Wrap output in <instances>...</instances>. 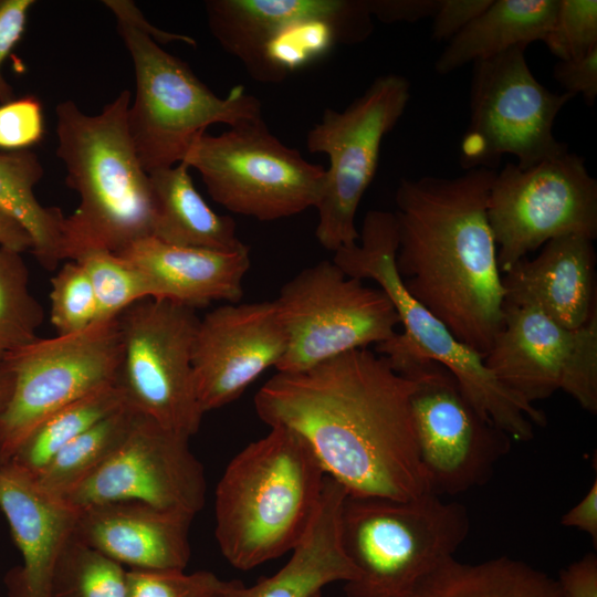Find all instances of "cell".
Instances as JSON below:
<instances>
[{
  "instance_id": "6da1fadb",
  "label": "cell",
  "mask_w": 597,
  "mask_h": 597,
  "mask_svg": "<svg viewBox=\"0 0 597 597\" xmlns=\"http://www.w3.org/2000/svg\"><path fill=\"white\" fill-rule=\"evenodd\" d=\"M412 379L384 355L357 348L310 369L277 371L254 408L297 432L348 495L410 500L430 492L416 443Z\"/></svg>"
},
{
  "instance_id": "7a4b0ae2",
  "label": "cell",
  "mask_w": 597,
  "mask_h": 597,
  "mask_svg": "<svg viewBox=\"0 0 597 597\" xmlns=\"http://www.w3.org/2000/svg\"><path fill=\"white\" fill-rule=\"evenodd\" d=\"M496 170L402 178L395 264L409 294L485 356L503 326L502 274L486 207Z\"/></svg>"
},
{
  "instance_id": "3957f363",
  "label": "cell",
  "mask_w": 597,
  "mask_h": 597,
  "mask_svg": "<svg viewBox=\"0 0 597 597\" xmlns=\"http://www.w3.org/2000/svg\"><path fill=\"white\" fill-rule=\"evenodd\" d=\"M132 93L124 90L101 113L88 115L75 102L55 107L56 156L65 184L80 197L64 218L62 260L74 261L91 250L121 253L153 237L155 205L127 126Z\"/></svg>"
},
{
  "instance_id": "277c9868",
  "label": "cell",
  "mask_w": 597,
  "mask_h": 597,
  "mask_svg": "<svg viewBox=\"0 0 597 597\" xmlns=\"http://www.w3.org/2000/svg\"><path fill=\"white\" fill-rule=\"evenodd\" d=\"M325 475L307 442L285 427L242 449L216 489L214 534L224 558L248 570L291 552L312 523Z\"/></svg>"
},
{
  "instance_id": "5b68a950",
  "label": "cell",
  "mask_w": 597,
  "mask_h": 597,
  "mask_svg": "<svg viewBox=\"0 0 597 597\" xmlns=\"http://www.w3.org/2000/svg\"><path fill=\"white\" fill-rule=\"evenodd\" d=\"M469 532L467 509L431 492L410 500L347 494L339 538L357 576L345 583L346 596L408 597Z\"/></svg>"
},
{
  "instance_id": "8992f818",
  "label": "cell",
  "mask_w": 597,
  "mask_h": 597,
  "mask_svg": "<svg viewBox=\"0 0 597 597\" xmlns=\"http://www.w3.org/2000/svg\"><path fill=\"white\" fill-rule=\"evenodd\" d=\"M398 248L394 212L366 213L358 241L334 252L333 262L348 276L373 280L392 303L409 349L444 366L464 396L512 440L530 441L534 426H545V413L502 385L486 368L483 356L458 341L448 327L406 290L396 269Z\"/></svg>"
},
{
  "instance_id": "52a82bcc",
  "label": "cell",
  "mask_w": 597,
  "mask_h": 597,
  "mask_svg": "<svg viewBox=\"0 0 597 597\" xmlns=\"http://www.w3.org/2000/svg\"><path fill=\"white\" fill-rule=\"evenodd\" d=\"M116 22L135 73L128 132L147 174L181 163L210 125L232 127L262 117L261 101L243 86L218 96L148 33L123 19Z\"/></svg>"
},
{
  "instance_id": "ba28073f",
  "label": "cell",
  "mask_w": 597,
  "mask_h": 597,
  "mask_svg": "<svg viewBox=\"0 0 597 597\" xmlns=\"http://www.w3.org/2000/svg\"><path fill=\"white\" fill-rule=\"evenodd\" d=\"M205 8L221 48L263 83H280L374 30L367 0H208Z\"/></svg>"
},
{
  "instance_id": "9c48e42d",
  "label": "cell",
  "mask_w": 597,
  "mask_h": 597,
  "mask_svg": "<svg viewBox=\"0 0 597 597\" xmlns=\"http://www.w3.org/2000/svg\"><path fill=\"white\" fill-rule=\"evenodd\" d=\"M375 349L416 384L410 409L429 491L455 495L485 483L512 438L475 409L450 370L409 349L397 333Z\"/></svg>"
},
{
  "instance_id": "30bf717a",
  "label": "cell",
  "mask_w": 597,
  "mask_h": 597,
  "mask_svg": "<svg viewBox=\"0 0 597 597\" xmlns=\"http://www.w3.org/2000/svg\"><path fill=\"white\" fill-rule=\"evenodd\" d=\"M182 161L199 172L216 202L260 221L315 208L325 178L323 166L282 143L263 117L201 134Z\"/></svg>"
},
{
  "instance_id": "8fae6325",
  "label": "cell",
  "mask_w": 597,
  "mask_h": 597,
  "mask_svg": "<svg viewBox=\"0 0 597 597\" xmlns=\"http://www.w3.org/2000/svg\"><path fill=\"white\" fill-rule=\"evenodd\" d=\"M573 97L552 92L535 78L525 48L473 63L461 167L495 169L504 155H513L517 167L526 169L568 151L554 136L553 126Z\"/></svg>"
},
{
  "instance_id": "7c38bea8",
  "label": "cell",
  "mask_w": 597,
  "mask_h": 597,
  "mask_svg": "<svg viewBox=\"0 0 597 597\" xmlns=\"http://www.w3.org/2000/svg\"><path fill=\"white\" fill-rule=\"evenodd\" d=\"M409 100L410 83L405 76L383 74L345 109L325 108L308 130L307 149L329 159L315 207V235L325 249L335 252L358 241V206L376 175L381 142L404 115Z\"/></svg>"
},
{
  "instance_id": "4fadbf2b",
  "label": "cell",
  "mask_w": 597,
  "mask_h": 597,
  "mask_svg": "<svg viewBox=\"0 0 597 597\" xmlns=\"http://www.w3.org/2000/svg\"><path fill=\"white\" fill-rule=\"evenodd\" d=\"M199 320L196 308L158 297L142 300L117 317L122 360L116 385L125 405L189 438L205 415L191 363Z\"/></svg>"
},
{
  "instance_id": "5bb4252c",
  "label": "cell",
  "mask_w": 597,
  "mask_h": 597,
  "mask_svg": "<svg viewBox=\"0 0 597 597\" xmlns=\"http://www.w3.org/2000/svg\"><path fill=\"white\" fill-rule=\"evenodd\" d=\"M287 336L281 373H297L395 336L400 318L387 295L333 261L308 266L274 300Z\"/></svg>"
},
{
  "instance_id": "9a60e30c",
  "label": "cell",
  "mask_w": 597,
  "mask_h": 597,
  "mask_svg": "<svg viewBox=\"0 0 597 597\" xmlns=\"http://www.w3.org/2000/svg\"><path fill=\"white\" fill-rule=\"evenodd\" d=\"M489 224L501 274L546 242L597 238V180L584 157L566 151L526 169L507 163L490 188Z\"/></svg>"
},
{
  "instance_id": "2e32d148",
  "label": "cell",
  "mask_w": 597,
  "mask_h": 597,
  "mask_svg": "<svg viewBox=\"0 0 597 597\" xmlns=\"http://www.w3.org/2000/svg\"><path fill=\"white\" fill-rule=\"evenodd\" d=\"M121 360L117 318L76 334L38 337L7 356L3 362L13 371L14 386L0 419V467L48 416L115 384Z\"/></svg>"
},
{
  "instance_id": "e0dca14e",
  "label": "cell",
  "mask_w": 597,
  "mask_h": 597,
  "mask_svg": "<svg viewBox=\"0 0 597 597\" xmlns=\"http://www.w3.org/2000/svg\"><path fill=\"white\" fill-rule=\"evenodd\" d=\"M503 326L483 357L495 378L524 401L563 390L597 412V314L576 329L541 312L503 305Z\"/></svg>"
},
{
  "instance_id": "ac0fdd59",
  "label": "cell",
  "mask_w": 597,
  "mask_h": 597,
  "mask_svg": "<svg viewBox=\"0 0 597 597\" xmlns=\"http://www.w3.org/2000/svg\"><path fill=\"white\" fill-rule=\"evenodd\" d=\"M189 439L137 412L113 455L61 500L76 510L137 501L195 517L205 505L206 478Z\"/></svg>"
},
{
  "instance_id": "d6986e66",
  "label": "cell",
  "mask_w": 597,
  "mask_h": 597,
  "mask_svg": "<svg viewBox=\"0 0 597 597\" xmlns=\"http://www.w3.org/2000/svg\"><path fill=\"white\" fill-rule=\"evenodd\" d=\"M287 336L274 301L228 303L199 320L192 346L197 400L203 413L238 399L282 360Z\"/></svg>"
},
{
  "instance_id": "ffe728a7",
  "label": "cell",
  "mask_w": 597,
  "mask_h": 597,
  "mask_svg": "<svg viewBox=\"0 0 597 597\" xmlns=\"http://www.w3.org/2000/svg\"><path fill=\"white\" fill-rule=\"evenodd\" d=\"M503 305L533 308L570 329L597 314L594 240L568 234L546 242L502 273Z\"/></svg>"
},
{
  "instance_id": "44dd1931",
  "label": "cell",
  "mask_w": 597,
  "mask_h": 597,
  "mask_svg": "<svg viewBox=\"0 0 597 597\" xmlns=\"http://www.w3.org/2000/svg\"><path fill=\"white\" fill-rule=\"evenodd\" d=\"M192 520L137 501L108 502L78 510L73 535L132 569L184 570Z\"/></svg>"
},
{
  "instance_id": "7402d4cb",
  "label": "cell",
  "mask_w": 597,
  "mask_h": 597,
  "mask_svg": "<svg viewBox=\"0 0 597 597\" xmlns=\"http://www.w3.org/2000/svg\"><path fill=\"white\" fill-rule=\"evenodd\" d=\"M0 507L23 557L12 580L13 596L51 597L55 567L73 535L78 510L7 465L0 467Z\"/></svg>"
},
{
  "instance_id": "603a6c76",
  "label": "cell",
  "mask_w": 597,
  "mask_h": 597,
  "mask_svg": "<svg viewBox=\"0 0 597 597\" xmlns=\"http://www.w3.org/2000/svg\"><path fill=\"white\" fill-rule=\"evenodd\" d=\"M118 255L148 277L155 297L193 308L213 301L238 303L250 268L249 247L226 252L174 245L154 237L136 241Z\"/></svg>"
},
{
  "instance_id": "cb8c5ba5",
  "label": "cell",
  "mask_w": 597,
  "mask_h": 597,
  "mask_svg": "<svg viewBox=\"0 0 597 597\" xmlns=\"http://www.w3.org/2000/svg\"><path fill=\"white\" fill-rule=\"evenodd\" d=\"M346 489L325 475L318 506L312 523L291 551L287 563L271 577L245 587L232 580L221 597H317L334 582H350L357 576L339 538V520Z\"/></svg>"
},
{
  "instance_id": "d4e9b609",
  "label": "cell",
  "mask_w": 597,
  "mask_h": 597,
  "mask_svg": "<svg viewBox=\"0 0 597 597\" xmlns=\"http://www.w3.org/2000/svg\"><path fill=\"white\" fill-rule=\"evenodd\" d=\"M179 163L148 174L155 205L153 237L165 243L232 252L247 248L235 221L214 212Z\"/></svg>"
},
{
  "instance_id": "484cf974",
  "label": "cell",
  "mask_w": 597,
  "mask_h": 597,
  "mask_svg": "<svg viewBox=\"0 0 597 597\" xmlns=\"http://www.w3.org/2000/svg\"><path fill=\"white\" fill-rule=\"evenodd\" d=\"M557 6L558 0H492L448 41L434 62V71L443 76L513 48L526 49L532 42H544Z\"/></svg>"
},
{
  "instance_id": "4316f807",
  "label": "cell",
  "mask_w": 597,
  "mask_h": 597,
  "mask_svg": "<svg viewBox=\"0 0 597 597\" xmlns=\"http://www.w3.org/2000/svg\"><path fill=\"white\" fill-rule=\"evenodd\" d=\"M408 597H564L557 579L525 562L500 556L481 563L451 557Z\"/></svg>"
},
{
  "instance_id": "83f0119b",
  "label": "cell",
  "mask_w": 597,
  "mask_h": 597,
  "mask_svg": "<svg viewBox=\"0 0 597 597\" xmlns=\"http://www.w3.org/2000/svg\"><path fill=\"white\" fill-rule=\"evenodd\" d=\"M43 176L38 156L29 150L0 153V207L29 232L32 252L41 265L53 270L60 261L64 216L60 208L42 206L34 188Z\"/></svg>"
},
{
  "instance_id": "f1b7e54d",
  "label": "cell",
  "mask_w": 597,
  "mask_h": 597,
  "mask_svg": "<svg viewBox=\"0 0 597 597\" xmlns=\"http://www.w3.org/2000/svg\"><path fill=\"white\" fill-rule=\"evenodd\" d=\"M124 405L116 383L98 388L42 420L3 465L35 479L66 444Z\"/></svg>"
},
{
  "instance_id": "f546056e",
  "label": "cell",
  "mask_w": 597,
  "mask_h": 597,
  "mask_svg": "<svg viewBox=\"0 0 597 597\" xmlns=\"http://www.w3.org/2000/svg\"><path fill=\"white\" fill-rule=\"evenodd\" d=\"M136 411L124 405L81 433L33 479L44 492L62 499L100 469L128 434Z\"/></svg>"
},
{
  "instance_id": "4dcf8cb0",
  "label": "cell",
  "mask_w": 597,
  "mask_h": 597,
  "mask_svg": "<svg viewBox=\"0 0 597 597\" xmlns=\"http://www.w3.org/2000/svg\"><path fill=\"white\" fill-rule=\"evenodd\" d=\"M44 311L29 290V270L20 252L0 248V363L34 342Z\"/></svg>"
},
{
  "instance_id": "1f68e13d",
  "label": "cell",
  "mask_w": 597,
  "mask_h": 597,
  "mask_svg": "<svg viewBox=\"0 0 597 597\" xmlns=\"http://www.w3.org/2000/svg\"><path fill=\"white\" fill-rule=\"evenodd\" d=\"M51 597H128L127 572L72 535L57 561Z\"/></svg>"
},
{
  "instance_id": "d6a6232c",
  "label": "cell",
  "mask_w": 597,
  "mask_h": 597,
  "mask_svg": "<svg viewBox=\"0 0 597 597\" xmlns=\"http://www.w3.org/2000/svg\"><path fill=\"white\" fill-rule=\"evenodd\" d=\"M85 270L96 298V322L117 318L133 304L155 297L148 277L123 256L106 250H91L74 260Z\"/></svg>"
},
{
  "instance_id": "836d02e7",
  "label": "cell",
  "mask_w": 597,
  "mask_h": 597,
  "mask_svg": "<svg viewBox=\"0 0 597 597\" xmlns=\"http://www.w3.org/2000/svg\"><path fill=\"white\" fill-rule=\"evenodd\" d=\"M50 320L57 335L85 331L96 323L97 304L91 281L83 266L65 262L51 279Z\"/></svg>"
},
{
  "instance_id": "e575fe53",
  "label": "cell",
  "mask_w": 597,
  "mask_h": 597,
  "mask_svg": "<svg viewBox=\"0 0 597 597\" xmlns=\"http://www.w3.org/2000/svg\"><path fill=\"white\" fill-rule=\"evenodd\" d=\"M544 43L558 61L582 57L597 48V1L558 0Z\"/></svg>"
},
{
  "instance_id": "d590c367",
  "label": "cell",
  "mask_w": 597,
  "mask_h": 597,
  "mask_svg": "<svg viewBox=\"0 0 597 597\" xmlns=\"http://www.w3.org/2000/svg\"><path fill=\"white\" fill-rule=\"evenodd\" d=\"M231 583L206 570L191 574L184 570L127 572L128 597H218Z\"/></svg>"
},
{
  "instance_id": "8d00e7d4",
  "label": "cell",
  "mask_w": 597,
  "mask_h": 597,
  "mask_svg": "<svg viewBox=\"0 0 597 597\" xmlns=\"http://www.w3.org/2000/svg\"><path fill=\"white\" fill-rule=\"evenodd\" d=\"M44 133L41 103L25 96L0 105V148L25 150L39 143Z\"/></svg>"
},
{
  "instance_id": "74e56055",
  "label": "cell",
  "mask_w": 597,
  "mask_h": 597,
  "mask_svg": "<svg viewBox=\"0 0 597 597\" xmlns=\"http://www.w3.org/2000/svg\"><path fill=\"white\" fill-rule=\"evenodd\" d=\"M33 0H0V104L14 100V93L3 76L2 66L23 35L28 12Z\"/></svg>"
},
{
  "instance_id": "f35d334b",
  "label": "cell",
  "mask_w": 597,
  "mask_h": 597,
  "mask_svg": "<svg viewBox=\"0 0 597 597\" xmlns=\"http://www.w3.org/2000/svg\"><path fill=\"white\" fill-rule=\"evenodd\" d=\"M553 76L566 93L580 94L585 103L593 106L597 97V48L582 57L558 61Z\"/></svg>"
},
{
  "instance_id": "ab89813d",
  "label": "cell",
  "mask_w": 597,
  "mask_h": 597,
  "mask_svg": "<svg viewBox=\"0 0 597 597\" xmlns=\"http://www.w3.org/2000/svg\"><path fill=\"white\" fill-rule=\"evenodd\" d=\"M491 2L492 0H440L439 8L432 17V40L449 41L481 14Z\"/></svg>"
},
{
  "instance_id": "60d3db41",
  "label": "cell",
  "mask_w": 597,
  "mask_h": 597,
  "mask_svg": "<svg viewBox=\"0 0 597 597\" xmlns=\"http://www.w3.org/2000/svg\"><path fill=\"white\" fill-rule=\"evenodd\" d=\"M373 18L384 23L417 22L432 18L440 0H367Z\"/></svg>"
},
{
  "instance_id": "b9f144b4",
  "label": "cell",
  "mask_w": 597,
  "mask_h": 597,
  "mask_svg": "<svg viewBox=\"0 0 597 597\" xmlns=\"http://www.w3.org/2000/svg\"><path fill=\"white\" fill-rule=\"evenodd\" d=\"M564 597H597V556L587 553L564 568L557 579Z\"/></svg>"
},
{
  "instance_id": "7bdbcfd3",
  "label": "cell",
  "mask_w": 597,
  "mask_h": 597,
  "mask_svg": "<svg viewBox=\"0 0 597 597\" xmlns=\"http://www.w3.org/2000/svg\"><path fill=\"white\" fill-rule=\"evenodd\" d=\"M103 3L114 13L116 19H123L138 27L144 32L148 33L159 44L184 42L189 45H196V41L188 35L163 31L151 25L133 1L105 0Z\"/></svg>"
},
{
  "instance_id": "ee69618b",
  "label": "cell",
  "mask_w": 597,
  "mask_h": 597,
  "mask_svg": "<svg viewBox=\"0 0 597 597\" xmlns=\"http://www.w3.org/2000/svg\"><path fill=\"white\" fill-rule=\"evenodd\" d=\"M567 527H576L597 542V480L595 479L585 496L561 519Z\"/></svg>"
},
{
  "instance_id": "f6af8a7d",
  "label": "cell",
  "mask_w": 597,
  "mask_h": 597,
  "mask_svg": "<svg viewBox=\"0 0 597 597\" xmlns=\"http://www.w3.org/2000/svg\"><path fill=\"white\" fill-rule=\"evenodd\" d=\"M17 252L32 250L33 242L22 223L0 207V248Z\"/></svg>"
},
{
  "instance_id": "bcb514c9",
  "label": "cell",
  "mask_w": 597,
  "mask_h": 597,
  "mask_svg": "<svg viewBox=\"0 0 597 597\" xmlns=\"http://www.w3.org/2000/svg\"><path fill=\"white\" fill-rule=\"evenodd\" d=\"M13 386V371L6 362L0 363V419L11 400Z\"/></svg>"
},
{
  "instance_id": "7dc6e473",
  "label": "cell",
  "mask_w": 597,
  "mask_h": 597,
  "mask_svg": "<svg viewBox=\"0 0 597 597\" xmlns=\"http://www.w3.org/2000/svg\"><path fill=\"white\" fill-rule=\"evenodd\" d=\"M229 588V587H228ZM222 595V594H221ZM221 595H219L218 597H221Z\"/></svg>"
}]
</instances>
